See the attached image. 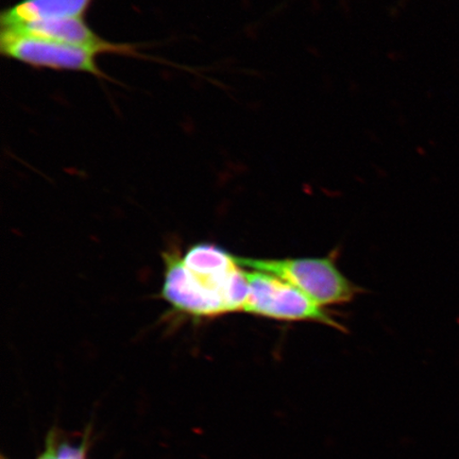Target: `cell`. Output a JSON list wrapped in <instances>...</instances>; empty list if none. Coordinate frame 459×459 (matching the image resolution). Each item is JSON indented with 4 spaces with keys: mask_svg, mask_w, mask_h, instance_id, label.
Here are the masks:
<instances>
[{
    "mask_svg": "<svg viewBox=\"0 0 459 459\" xmlns=\"http://www.w3.org/2000/svg\"><path fill=\"white\" fill-rule=\"evenodd\" d=\"M163 258L160 296L172 313L198 321L244 312L250 289L237 255L215 244L199 243L185 255L169 251Z\"/></svg>",
    "mask_w": 459,
    "mask_h": 459,
    "instance_id": "6da1fadb",
    "label": "cell"
},
{
    "mask_svg": "<svg viewBox=\"0 0 459 459\" xmlns=\"http://www.w3.org/2000/svg\"><path fill=\"white\" fill-rule=\"evenodd\" d=\"M239 265L274 275L295 286L319 306L351 301L357 286L329 257L250 258L238 256Z\"/></svg>",
    "mask_w": 459,
    "mask_h": 459,
    "instance_id": "7a4b0ae2",
    "label": "cell"
},
{
    "mask_svg": "<svg viewBox=\"0 0 459 459\" xmlns=\"http://www.w3.org/2000/svg\"><path fill=\"white\" fill-rule=\"evenodd\" d=\"M245 272L250 290L244 312L279 320L316 321L342 330V325L295 286L273 274L247 268Z\"/></svg>",
    "mask_w": 459,
    "mask_h": 459,
    "instance_id": "3957f363",
    "label": "cell"
},
{
    "mask_svg": "<svg viewBox=\"0 0 459 459\" xmlns=\"http://www.w3.org/2000/svg\"><path fill=\"white\" fill-rule=\"evenodd\" d=\"M0 51L4 56L34 68L86 73L97 78L108 79L97 65L96 57L100 55L99 51L80 46L2 30Z\"/></svg>",
    "mask_w": 459,
    "mask_h": 459,
    "instance_id": "277c9868",
    "label": "cell"
},
{
    "mask_svg": "<svg viewBox=\"0 0 459 459\" xmlns=\"http://www.w3.org/2000/svg\"><path fill=\"white\" fill-rule=\"evenodd\" d=\"M2 30L26 33L61 43L80 46V48L99 51L100 55L136 56L134 45L106 41L90 27L84 17L36 21L13 28L2 29Z\"/></svg>",
    "mask_w": 459,
    "mask_h": 459,
    "instance_id": "5b68a950",
    "label": "cell"
},
{
    "mask_svg": "<svg viewBox=\"0 0 459 459\" xmlns=\"http://www.w3.org/2000/svg\"><path fill=\"white\" fill-rule=\"evenodd\" d=\"M94 0H21L0 14L2 29L26 22L84 17Z\"/></svg>",
    "mask_w": 459,
    "mask_h": 459,
    "instance_id": "8992f818",
    "label": "cell"
},
{
    "mask_svg": "<svg viewBox=\"0 0 459 459\" xmlns=\"http://www.w3.org/2000/svg\"><path fill=\"white\" fill-rule=\"evenodd\" d=\"M2 459H5L4 457H3Z\"/></svg>",
    "mask_w": 459,
    "mask_h": 459,
    "instance_id": "52a82bcc",
    "label": "cell"
}]
</instances>
